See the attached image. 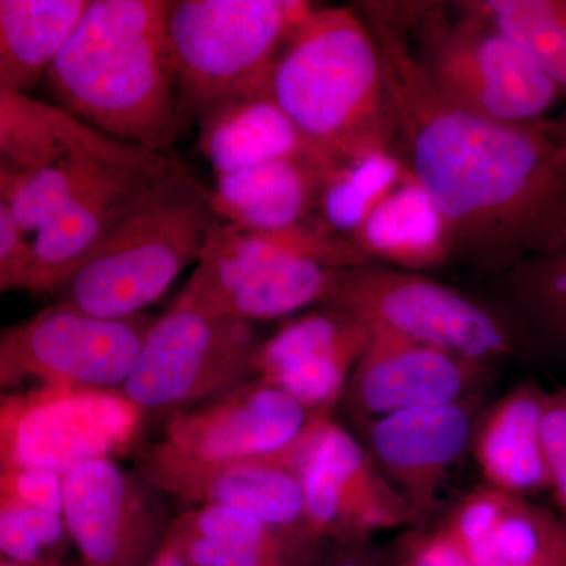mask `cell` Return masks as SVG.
Listing matches in <instances>:
<instances>
[{
  "instance_id": "obj_1",
  "label": "cell",
  "mask_w": 566,
  "mask_h": 566,
  "mask_svg": "<svg viewBox=\"0 0 566 566\" xmlns=\"http://www.w3.org/2000/svg\"><path fill=\"white\" fill-rule=\"evenodd\" d=\"M392 104L395 153L446 216L453 259L510 273L566 244V117L493 120L447 99L424 73L405 25L360 2Z\"/></svg>"
},
{
  "instance_id": "obj_2",
  "label": "cell",
  "mask_w": 566,
  "mask_h": 566,
  "mask_svg": "<svg viewBox=\"0 0 566 566\" xmlns=\"http://www.w3.org/2000/svg\"><path fill=\"white\" fill-rule=\"evenodd\" d=\"M169 0H92L44 82L59 106L96 129L159 153L186 112L175 71Z\"/></svg>"
},
{
  "instance_id": "obj_3",
  "label": "cell",
  "mask_w": 566,
  "mask_h": 566,
  "mask_svg": "<svg viewBox=\"0 0 566 566\" xmlns=\"http://www.w3.org/2000/svg\"><path fill=\"white\" fill-rule=\"evenodd\" d=\"M268 96L335 159L395 150L397 126L381 55L353 7L314 10L275 63Z\"/></svg>"
},
{
  "instance_id": "obj_4",
  "label": "cell",
  "mask_w": 566,
  "mask_h": 566,
  "mask_svg": "<svg viewBox=\"0 0 566 566\" xmlns=\"http://www.w3.org/2000/svg\"><path fill=\"white\" fill-rule=\"evenodd\" d=\"M221 222L210 189L188 169L140 197L99 251L61 289L55 303L106 319L129 318L156 303L200 256Z\"/></svg>"
},
{
  "instance_id": "obj_5",
  "label": "cell",
  "mask_w": 566,
  "mask_h": 566,
  "mask_svg": "<svg viewBox=\"0 0 566 566\" xmlns=\"http://www.w3.org/2000/svg\"><path fill=\"white\" fill-rule=\"evenodd\" d=\"M450 102L499 122L542 120L562 93L512 36L460 2H386Z\"/></svg>"
},
{
  "instance_id": "obj_6",
  "label": "cell",
  "mask_w": 566,
  "mask_h": 566,
  "mask_svg": "<svg viewBox=\"0 0 566 566\" xmlns=\"http://www.w3.org/2000/svg\"><path fill=\"white\" fill-rule=\"evenodd\" d=\"M315 7L294 0H177L167 40L186 112L268 96L275 63Z\"/></svg>"
},
{
  "instance_id": "obj_7",
  "label": "cell",
  "mask_w": 566,
  "mask_h": 566,
  "mask_svg": "<svg viewBox=\"0 0 566 566\" xmlns=\"http://www.w3.org/2000/svg\"><path fill=\"white\" fill-rule=\"evenodd\" d=\"M326 305L479 364L512 356L523 342L502 312L422 273L371 262L345 270Z\"/></svg>"
},
{
  "instance_id": "obj_8",
  "label": "cell",
  "mask_w": 566,
  "mask_h": 566,
  "mask_svg": "<svg viewBox=\"0 0 566 566\" xmlns=\"http://www.w3.org/2000/svg\"><path fill=\"white\" fill-rule=\"evenodd\" d=\"M251 322L175 303L151 324L122 392L145 416H170L244 385L253 375Z\"/></svg>"
},
{
  "instance_id": "obj_9",
  "label": "cell",
  "mask_w": 566,
  "mask_h": 566,
  "mask_svg": "<svg viewBox=\"0 0 566 566\" xmlns=\"http://www.w3.org/2000/svg\"><path fill=\"white\" fill-rule=\"evenodd\" d=\"M144 419L122 390L46 386L2 395L0 465L65 475L136 450Z\"/></svg>"
},
{
  "instance_id": "obj_10",
  "label": "cell",
  "mask_w": 566,
  "mask_h": 566,
  "mask_svg": "<svg viewBox=\"0 0 566 566\" xmlns=\"http://www.w3.org/2000/svg\"><path fill=\"white\" fill-rule=\"evenodd\" d=\"M155 323L140 314L98 318L54 303L0 334V386L120 390Z\"/></svg>"
},
{
  "instance_id": "obj_11",
  "label": "cell",
  "mask_w": 566,
  "mask_h": 566,
  "mask_svg": "<svg viewBox=\"0 0 566 566\" xmlns=\"http://www.w3.org/2000/svg\"><path fill=\"white\" fill-rule=\"evenodd\" d=\"M305 521L316 538L360 546L378 532L420 523L368 450L333 416L319 417L292 447Z\"/></svg>"
},
{
  "instance_id": "obj_12",
  "label": "cell",
  "mask_w": 566,
  "mask_h": 566,
  "mask_svg": "<svg viewBox=\"0 0 566 566\" xmlns=\"http://www.w3.org/2000/svg\"><path fill=\"white\" fill-rule=\"evenodd\" d=\"M155 488L114 458L85 461L63 476V517L82 566H144L170 523Z\"/></svg>"
},
{
  "instance_id": "obj_13",
  "label": "cell",
  "mask_w": 566,
  "mask_h": 566,
  "mask_svg": "<svg viewBox=\"0 0 566 566\" xmlns=\"http://www.w3.org/2000/svg\"><path fill=\"white\" fill-rule=\"evenodd\" d=\"M292 447L277 455L232 461L197 460L163 441L137 446L134 453L140 475L159 493L193 506L240 510L275 526L312 534Z\"/></svg>"
},
{
  "instance_id": "obj_14",
  "label": "cell",
  "mask_w": 566,
  "mask_h": 566,
  "mask_svg": "<svg viewBox=\"0 0 566 566\" xmlns=\"http://www.w3.org/2000/svg\"><path fill=\"white\" fill-rule=\"evenodd\" d=\"M292 395L252 378L167 419L163 442L203 461L271 457L290 449L319 417Z\"/></svg>"
},
{
  "instance_id": "obj_15",
  "label": "cell",
  "mask_w": 566,
  "mask_h": 566,
  "mask_svg": "<svg viewBox=\"0 0 566 566\" xmlns=\"http://www.w3.org/2000/svg\"><path fill=\"white\" fill-rule=\"evenodd\" d=\"M486 371L485 364L371 326L370 344L344 398L357 416L374 422L406 409L474 400Z\"/></svg>"
},
{
  "instance_id": "obj_16",
  "label": "cell",
  "mask_w": 566,
  "mask_h": 566,
  "mask_svg": "<svg viewBox=\"0 0 566 566\" xmlns=\"http://www.w3.org/2000/svg\"><path fill=\"white\" fill-rule=\"evenodd\" d=\"M370 338V324L324 305L322 311L282 324L263 340L253 375L292 395L312 412L333 415Z\"/></svg>"
},
{
  "instance_id": "obj_17",
  "label": "cell",
  "mask_w": 566,
  "mask_h": 566,
  "mask_svg": "<svg viewBox=\"0 0 566 566\" xmlns=\"http://www.w3.org/2000/svg\"><path fill=\"white\" fill-rule=\"evenodd\" d=\"M479 419L474 400H468L406 409L370 422L368 453L419 521L438 506L449 472L472 447Z\"/></svg>"
},
{
  "instance_id": "obj_18",
  "label": "cell",
  "mask_w": 566,
  "mask_h": 566,
  "mask_svg": "<svg viewBox=\"0 0 566 566\" xmlns=\"http://www.w3.org/2000/svg\"><path fill=\"white\" fill-rule=\"evenodd\" d=\"M0 166L31 170L74 158L167 177L185 164L107 136L59 104L0 85Z\"/></svg>"
},
{
  "instance_id": "obj_19",
  "label": "cell",
  "mask_w": 566,
  "mask_h": 566,
  "mask_svg": "<svg viewBox=\"0 0 566 566\" xmlns=\"http://www.w3.org/2000/svg\"><path fill=\"white\" fill-rule=\"evenodd\" d=\"M471 566L566 565V523L526 497L482 486L439 526Z\"/></svg>"
},
{
  "instance_id": "obj_20",
  "label": "cell",
  "mask_w": 566,
  "mask_h": 566,
  "mask_svg": "<svg viewBox=\"0 0 566 566\" xmlns=\"http://www.w3.org/2000/svg\"><path fill=\"white\" fill-rule=\"evenodd\" d=\"M322 539L221 506H193L170 521L161 547L186 566H314Z\"/></svg>"
},
{
  "instance_id": "obj_21",
  "label": "cell",
  "mask_w": 566,
  "mask_h": 566,
  "mask_svg": "<svg viewBox=\"0 0 566 566\" xmlns=\"http://www.w3.org/2000/svg\"><path fill=\"white\" fill-rule=\"evenodd\" d=\"M169 177V175H167ZM166 177L122 170L35 233V263L24 292L52 294L91 260L142 196Z\"/></svg>"
},
{
  "instance_id": "obj_22",
  "label": "cell",
  "mask_w": 566,
  "mask_h": 566,
  "mask_svg": "<svg viewBox=\"0 0 566 566\" xmlns=\"http://www.w3.org/2000/svg\"><path fill=\"white\" fill-rule=\"evenodd\" d=\"M296 251L319 253L342 270L370 263L353 241L329 232L315 219L270 232L240 229L221 221L212 230L196 271L175 303L199 307L263 264Z\"/></svg>"
},
{
  "instance_id": "obj_23",
  "label": "cell",
  "mask_w": 566,
  "mask_h": 566,
  "mask_svg": "<svg viewBox=\"0 0 566 566\" xmlns=\"http://www.w3.org/2000/svg\"><path fill=\"white\" fill-rule=\"evenodd\" d=\"M199 147L216 175L240 172L260 164L335 158L307 136L270 98L232 99L200 112Z\"/></svg>"
},
{
  "instance_id": "obj_24",
  "label": "cell",
  "mask_w": 566,
  "mask_h": 566,
  "mask_svg": "<svg viewBox=\"0 0 566 566\" xmlns=\"http://www.w3.org/2000/svg\"><path fill=\"white\" fill-rule=\"evenodd\" d=\"M547 397L526 382L480 417L472 450L488 486L521 497L551 488L542 438Z\"/></svg>"
},
{
  "instance_id": "obj_25",
  "label": "cell",
  "mask_w": 566,
  "mask_h": 566,
  "mask_svg": "<svg viewBox=\"0 0 566 566\" xmlns=\"http://www.w3.org/2000/svg\"><path fill=\"white\" fill-rule=\"evenodd\" d=\"M368 262L423 273L453 259L452 227L419 180L406 170L353 237Z\"/></svg>"
},
{
  "instance_id": "obj_26",
  "label": "cell",
  "mask_w": 566,
  "mask_h": 566,
  "mask_svg": "<svg viewBox=\"0 0 566 566\" xmlns=\"http://www.w3.org/2000/svg\"><path fill=\"white\" fill-rule=\"evenodd\" d=\"M324 169L326 164L282 159L216 175L212 210L221 221L245 230L270 232L300 226L314 219Z\"/></svg>"
},
{
  "instance_id": "obj_27",
  "label": "cell",
  "mask_w": 566,
  "mask_h": 566,
  "mask_svg": "<svg viewBox=\"0 0 566 566\" xmlns=\"http://www.w3.org/2000/svg\"><path fill=\"white\" fill-rule=\"evenodd\" d=\"M344 271L318 253L290 252L192 308L244 322L282 318L311 305L329 303Z\"/></svg>"
},
{
  "instance_id": "obj_28",
  "label": "cell",
  "mask_w": 566,
  "mask_h": 566,
  "mask_svg": "<svg viewBox=\"0 0 566 566\" xmlns=\"http://www.w3.org/2000/svg\"><path fill=\"white\" fill-rule=\"evenodd\" d=\"M92 0H0V85L31 92L65 50Z\"/></svg>"
},
{
  "instance_id": "obj_29",
  "label": "cell",
  "mask_w": 566,
  "mask_h": 566,
  "mask_svg": "<svg viewBox=\"0 0 566 566\" xmlns=\"http://www.w3.org/2000/svg\"><path fill=\"white\" fill-rule=\"evenodd\" d=\"M499 277L521 340L566 364V244Z\"/></svg>"
},
{
  "instance_id": "obj_30",
  "label": "cell",
  "mask_w": 566,
  "mask_h": 566,
  "mask_svg": "<svg viewBox=\"0 0 566 566\" xmlns=\"http://www.w3.org/2000/svg\"><path fill=\"white\" fill-rule=\"evenodd\" d=\"M408 167L395 150L375 148L340 156L324 169L314 219L324 229L353 241Z\"/></svg>"
},
{
  "instance_id": "obj_31",
  "label": "cell",
  "mask_w": 566,
  "mask_h": 566,
  "mask_svg": "<svg viewBox=\"0 0 566 566\" xmlns=\"http://www.w3.org/2000/svg\"><path fill=\"white\" fill-rule=\"evenodd\" d=\"M122 170L74 158L31 170L0 166V202L10 208L25 233L35 234Z\"/></svg>"
},
{
  "instance_id": "obj_32",
  "label": "cell",
  "mask_w": 566,
  "mask_h": 566,
  "mask_svg": "<svg viewBox=\"0 0 566 566\" xmlns=\"http://www.w3.org/2000/svg\"><path fill=\"white\" fill-rule=\"evenodd\" d=\"M531 55L566 96V0H463Z\"/></svg>"
},
{
  "instance_id": "obj_33",
  "label": "cell",
  "mask_w": 566,
  "mask_h": 566,
  "mask_svg": "<svg viewBox=\"0 0 566 566\" xmlns=\"http://www.w3.org/2000/svg\"><path fill=\"white\" fill-rule=\"evenodd\" d=\"M22 230L13 212L0 202V292L24 290L35 263L33 240Z\"/></svg>"
},
{
  "instance_id": "obj_34",
  "label": "cell",
  "mask_w": 566,
  "mask_h": 566,
  "mask_svg": "<svg viewBox=\"0 0 566 566\" xmlns=\"http://www.w3.org/2000/svg\"><path fill=\"white\" fill-rule=\"evenodd\" d=\"M63 474L50 469H17L0 474V497L63 516Z\"/></svg>"
},
{
  "instance_id": "obj_35",
  "label": "cell",
  "mask_w": 566,
  "mask_h": 566,
  "mask_svg": "<svg viewBox=\"0 0 566 566\" xmlns=\"http://www.w3.org/2000/svg\"><path fill=\"white\" fill-rule=\"evenodd\" d=\"M551 488L566 523V389L549 394L542 423Z\"/></svg>"
},
{
  "instance_id": "obj_36",
  "label": "cell",
  "mask_w": 566,
  "mask_h": 566,
  "mask_svg": "<svg viewBox=\"0 0 566 566\" xmlns=\"http://www.w3.org/2000/svg\"><path fill=\"white\" fill-rule=\"evenodd\" d=\"M0 509L9 510L14 516L20 517L22 524L32 532L36 542L43 547L44 553L52 560L62 564L63 557L69 553L70 543H73L65 517L6 497H0Z\"/></svg>"
},
{
  "instance_id": "obj_37",
  "label": "cell",
  "mask_w": 566,
  "mask_h": 566,
  "mask_svg": "<svg viewBox=\"0 0 566 566\" xmlns=\"http://www.w3.org/2000/svg\"><path fill=\"white\" fill-rule=\"evenodd\" d=\"M0 553L21 566H62L52 560L20 517L0 509Z\"/></svg>"
},
{
  "instance_id": "obj_38",
  "label": "cell",
  "mask_w": 566,
  "mask_h": 566,
  "mask_svg": "<svg viewBox=\"0 0 566 566\" xmlns=\"http://www.w3.org/2000/svg\"><path fill=\"white\" fill-rule=\"evenodd\" d=\"M363 546H340L342 551L324 560L323 564L316 560L314 566H395V564H387L375 554L368 553Z\"/></svg>"
},
{
  "instance_id": "obj_39",
  "label": "cell",
  "mask_w": 566,
  "mask_h": 566,
  "mask_svg": "<svg viewBox=\"0 0 566 566\" xmlns=\"http://www.w3.org/2000/svg\"><path fill=\"white\" fill-rule=\"evenodd\" d=\"M144 566H186L182 564L180 558L175 556L170 551L164 549V547H159L158 553L155 554L150 558V562H147Z\"/></svg>"
},
{
  "instance_id": "obj_40",
  "label": "cell",
  "mask_w": 566,
  "mask_h": 566,
  "mask_svg": "<svg viewBox=\"0 0 566 566\" xmlns=\"http://www.w3.org/2000/svg\"><path fill=\"white\" fill-rule=\"evenodd\" d=\"M0 566H21V565L14 564V562L9 560V558L2 557V558H0Z\"/></svg>"
},
{
  "instance_id": "obj_41",
  "label": "cell",
  "mask_w": 566,
  "mask_h": 566,
  "mask_svg": "<svg viewBox=\"0 0 566 566\" xmlns=\"http://www.w3.org/2000/svg\"><path fill=\"white\" fill-rule=\"evenodd\" d=\"M564 115H565V117H566V111L564 112Z\"/></svg>"
},
{
  "instance_id": "obj_42",
  "label": "cell",
  "mask_w": 566,
  "mask_h": 566,
  "mask_svg": "<svg viewBox=\"0 0 566 566\" xmlns=\"http://www.w3.org/2000/svg\"><path fill=\"white\" fill-rule=\"evenodd\" d=\"M558 566H566V565H558Z\"/></svg>"
}]
</instances>
